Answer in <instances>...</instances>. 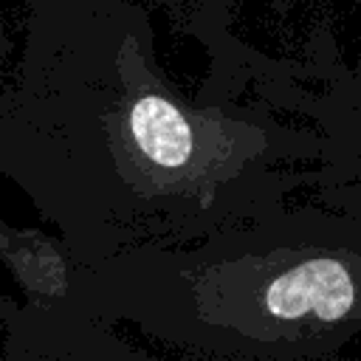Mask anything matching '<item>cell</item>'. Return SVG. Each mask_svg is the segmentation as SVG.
Listing matches in <instances>:
<instances>
[{
    "label": "cell",
    "mask_w": 361,
    "mask_h": 361,
    "mask_svg": "<svg viewBox=\"0 0 361 361\" xmlns=\"http://www.w3.org/2000/svg\"><path fill=\"white\" fill-rule=\"evenodd\" d=\"M0 172L82 268L259 220L279 189L262 130L166 79L138 0H31Z\"/></svg>",
    "instance_id": "1"
},
{
    "label": "cell",
    "mask_w": 361,
    "mask_h": 361,
    "mask_svg": "<svg viewBox=\"0 0 361 361\" xmlns=\"http://www.w3.org/2000/svg\"><path fill=\"white\" fill-rule=\"evenodd\" d=\"M0 307L8 324L6 361H149L127 333L73 305L0 293Z\"/></svg>",
    "instance_id": "2"
},
{
    "label": "cell",
    "mask_w": 361,
    "mask_h": 361,
    "mask_svg": "<svg viewBox=\"0 0 361 361\" xmlns=\"http://www.w3.org/2000/svg\"><path fill=\"white\" fill-rule=\"evenodd\" d=\"M11 56H14V42H11V37H8L3 20H0V99H3L6 85H8V79H11V68H14Z\"/></svg>",
    "instance_id": "3"
},
{
    "label": "cell",
    "mask_w": 361,
    "mask_h": 361,
    "mask_svg": "<svg viewBox=\"0 0 361 361\" xmlns=\"http://www.w3.org/2000/svg\"><path fill=\"white\" fill-rule=\"evenodd\" d=\"M6 347H8V324H6V313L0 307V361H6Z\"/></svg>",
    "instance_id": "4"
}]
</instances>
